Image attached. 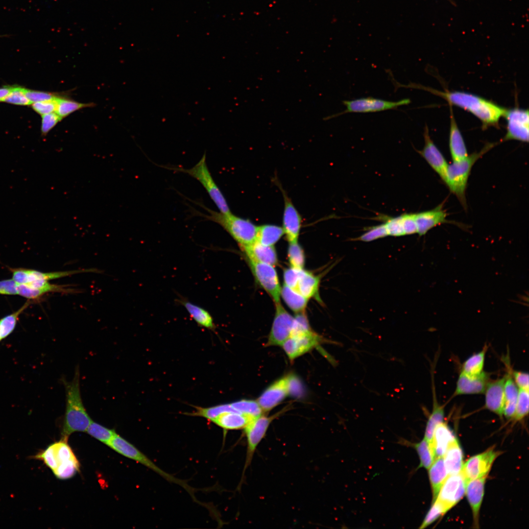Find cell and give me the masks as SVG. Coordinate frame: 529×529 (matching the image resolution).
<instances>
[{
  "label": "cell",
  "instance_id": "cell-32",
  "mask_svg": "<svg viewBox=\"0 0 529 529\" xmlns=\"http://www.w3.org/2000/svg\"><path fill=\"white\" fill-rule=\"evenodd\" d=\"M519 388L515 384L511 374L510 368L505 376V406L503 416L507 419L513 417L517 402Z\"/></svg>",
  "mask_w": 529,
  "mask_h": 529
},
{
  "label": "cell",
  "instance_id": "cell-45",
  "mask_svg": "<svg viewBox=\"0 0 529 529\" xmlns=\"http://www.w3.org/2000/svg\"><path fill=\"white\" fill-rule=\"evenodd\" d=\"M386 236H388V234L385 224L383 223L369 227L361 235L352 240L369 242Z\"/></svg>",
  "mask_w": 529,
  "mask_h": 529
},
{
  "label": "cell",
  "instance_id": "cell-38",
  "mask_svg": "<svg viewBox=\"0 0 529 529\" xmlns=\"http://www.w3.org/2000/svg\"><path fill=\"white\" fill-rule=\"evenodd\" d=\"M68 95L59 97L57 99V106L55 112L62 119L80 109L94 106L93 103H80L71 99Z\"/></svg>",
  "mask_w": 529,
  "mask_h": 529
},
{
  "label": "cell",
  "instance_id": "cell-10",
  "mask_svg": "<svg viewBox=\"0 0 529 529\" xmlns=\"http://www.w3.org/2000/svg\"><path fill=\"white\" fill-rule=\"evenodd\" d=\"M466 483L467 481L462 472L448 475L435 501L447 512L462 499L465 494Z\"/></svg>",
  "mask_w": 529,
  "mask_h": 529
},
{
  "label": "cell",
  "instance_id": "cell-31",
  "mask_svg": "<svg viewBox=\"0 0 529 529\" xmlns=\"http://www.w3.org/2000/svg\"><path fill=\"white\" fill-rule=\"evenodd\" d=\"M428 470L432 490L433 503L435 500L441 487L448 476L443 457L436 458Z\"/></svg>",
  "mask_w": 529,
  "mask_h": 529
},
{
  "label": "cell",
  "instance_id": "cell-33",
  "mask_svg": "<svg viewBox=\"0 0 529 529\" xmlns=\"http://www.w3.org/2000/svg\"><path fill=\"white\" fill-rule=\"evenodd\" d=\"M281 296L287 305L296 313L305 312L308 300L296 289L286 285L281 288Z\"/></svg>",
  "mask_w": 529,
  "mask_h": 529
},
{
  "label": "cell",
  "instance_id": "cell-43",
  "mask_svg": "<svg viewBox=\"0 0 529 529\" xmlns=\"http://www.w3.org/2000/svg\"><path fill=\"white\" fill-rule=\"evenodd\" d=\"M226 411L237 412L230 404H226L206 408L197 407L192 415L203 417L212 421L220 414Z\"/></svg>",
  "mask_w": 529,
  "mask_h": 529
},
{
  "label": "cell",
  "instance_id": "cell-47",
  "mask_svg": "<svg viewBox=\"0 0 529 529\" xmlns=\"http://www.w3.org/2000/svg\"><path fill=\"white\" fill-rule=\"evenodd\" d=\"M384 222L388 236H405L402 215L396 217H386Z\"/></svg>",
  "mask_w": 529,
  "mask_h": 529
},
{
  "label": "cell",
  "instance_id": "cell-42",
  "mask_svg": "<svg viewBox=\"0 0 529 529\" xmlns=\"http://www.w3.org/2000/svg\"><path fill=\"white\" fill-rule=\"evenodd\" d=\"M288 256L290 267L303 269L305 262V254L298 241L289 242Z\"/></svg>",
  "mask_w": 529,
  "mask_h": 529
},
{
  "label": "cell",
  "instance_id": "cell-44",
  "mask_svg": "<svg viewBox=\"0 0 529 529\" xmlns=\"http://www.w3.org/2000/svg\"><path fill=\"white\" fill-rule=\"evenodd\" d=\"M529 390L519 389L515 410L513 419L516 421L523 419L529 414Z\"/></svg>",
  "mask_w": 529,
  "mask_h": 529
},
{
  "label": "cell",
  "instance_id": "cell-22",
  "mask_svg": "<svg viewBox=\"0 0 529 529\" xmlns=\"http://www.w3.org/2000/svg\"><path fill=\"white\" fill-rule=\"evenodd\" d=\"M414 216L417 227V234L420 236L425 235L433 227L449 222L446 218L447 213L443 208V204L430 210L414 213Z\"/></svg>",
  "mask_w": 529,
  "mask_h": 529
},
{
  "label": "cell",
  "instance_id": "cell-5",
  "mask_svg": "<svg viewBox=\"0 0 529 529\" xmlns=\"http://www.w3.org/2000/svg\"><path fill=\"white\" fill-rule=\"evenodd\" d=\"M209 215L204 216L220 225L238 243L240 248L256 241L257 227L248 219L232 214H224L206 209Z\"/></svg>",
  "mask_w": 529,
  "mask_h": 529
},
{
  "label": "cell",
  "instance_id": "cell-30",
  "mask_svg": "<svg viewBox=\"0 0 529 529\" xmlns=\"http://www.w3.org/2000/svg\"><path fill=\"white\" fill-rule=\"evenodd\" d=\"M176 301L185 308L198 325L210 330H215L216 326L213 318L207 310L183 297Z\"/></svg>",
  "mask_w": 529,
  "mask_h": 529
},
{
  "label": "cell",
  "instance_id": "cell-49",
  "mask_svg": "<svg viewBox=\"0 0 529 529\" xmlns=\"http://www.w3.org/2000/svg\"><path fill=\"white\" fill-rule=\"evenodd\" d=\"M25 88L20 86L13 87L9 95L2 101L11 104L18 105H29L31 104L24 94Z\"/></svg>",
  "mask_w": 529,
  "mask_h": 529
},
{
  "label": "cell",
  "instance_id": "cell-8",
  "mask_svg": "<svg viewBox=\"0 0 529 529\" xmlns=\"http://www.w3.org/2000/svg\"><path fill=\"white\" fill-rule=\"evenodd\" d=\"M342 103L346 107L344 111L329 116L325 119L329 120L347 113H370L394 109L399 106L409 104L410 103V100L409 98H405L396 101H392L372 97H367L344 100Z\"/></svg>",
  "mask_w": 529,
  "mask_h": 529
},
{
  "label": "cell",
  "instance_id": "cell-50",
  "mask_svg": "<svg viewBox=\"0 0 529 529\" xmlns=\"http://www.w3.org/2000/svg\"><path fill=\"white\" fill-rule=\"evenodd\" d=\"M447 512L437 501L432 503V506L425 516L419 529H424L434 522Z\"/></svg>",
  "mask_w": 529,
  "mask_h": 529
},
{
  "label": "cell",
  "instance_id": "cell-29",
  "mask_svg": "<svg viewBox=\"0 0 529 529\" xmlns=\"http://www.w3.org/2000/svg\"><path fill=\"white\" fill-rule=\"evenodd\" d=\"M443 457L448 475L461 472L463 465V454L457 438L449 446Z\"/></svg>",
  "mask_w": 529,
  "mask_h": 529
},
{
  "label": "cell",
  "instance_id": "cell-7",
  "mask_svg": "<svg viewBox=\"0 0 529 529\" xmlns=\"http://www.w3.org/2000/svg\"><path fill=\"white\" fill-rule=\"evenodd\" d=\"M172 170L187 173L197 180L205 189L209 196L216 206L219 212L231 213L223 194L215 182L207 167L206 154H204L199 162L192 168H169Z\"/></svg>",
  "mask_w": 529,
  "mask_h": 529
},
{
  "label": "cell",
  "instance_id": "cell-28",
  "mask_svg": "<svg viewBox=\"0 0 529 529\" xmlns=\"http://www.w3.org/2000/svg\"><path fill=\"white\" fill-rule=\"evenodd\" d=\"M320 282L318 276L303 269L296 289L308 299L313 297L322 303L318 292Z\"/></svg>",
  "mask_w": 529,
  "mask_h": 529
},
{
  "label": "cell",
  "instance_id": "cell-25",
  "mask_svg": "<svg viewBox=\"0 0 529 529\" xmlns=\"http://www.w3.org/2000/svg\"><path fill=\"white\" fill-rule=\"evenodd\" d=\"M450 109L449 146L453 161H457L466 158L468 154L464 140L453 115L452 107Z\"/></svg>",
  "mask_w": 529,
  "mask_h": 529
},
{
  "label": "cell",
  "instance_id": "cell-15",
  "mask_svg": "<svg viewBox=\"0 0 529 529\" xmlns=\"http://www.w3.org/2000/svg\"><path fill=\"white\" fill-rule=\"evenodd\" d=\"M12 279L18 284H27L37 281H48L58 279L75 274L84 272H98L95 268L71 271L43 272L36 270L24 268H10Z\"/></svg>",
  "mask_w": 529,
  "mask_h": 529
},
{
  "label": "cell",
  "instance_id": "cell-46",
  "mask_svg": "<svg viewBox=\"0 0 529 529\" xmlns=\"http://www.w3.org/2000/svg\"><path fill=\"white\" fill-rule=\"evenodd\" d=\"M313 331L308 318L304 313H296L294 317L290 336L305 334Z\"/></svg>",
  "mask_w": 529,
  "mask_h": 529
},
{
  "label": "cell",
  "instance_id": "cell-11",
  "mask_svg": "<svg viewBox=\"0 0 529 529\" xmlns=\"http://www.w3.org/2000/svg\"><path fill=\"white\" fill-rule=\"evenodd\" d=\"M259 285L270 295L275 303L280 302L281 287L274 266L247 260Z\"/></svg>",
  "mask_w": 529,
  "mask_h": 529
},
{
  "label": "cell",
  "instance_id": "cell-35",
  "mask_svg": "<svg viewBox=\"0 0 529 529\" xmlns=\"http://www.w3.org/2000/svg\"><path fill=\"white\" fill-rule=\"evenodd\" d=\"M284 234L283 228L279 226L263 225L257 227L256 241L264 245L274 246Z\"/></svg>",
  "mask_w": 529,
  "mask_h": 529
},
{
  "label": "cell",
  "instance_id": "cell-13",
  "mask_svg": "<svg viewBox=\"0 0 529 529\" xmlns=\"http://www.w3.org/2000/svg\"><path fill=\"white\" fill-rule=\"evenodd\" d=\"M294 317L282 306L275 303V312L266 346H281L291 334Z\"/></svg>",
  "mask_w": 529,
  "mask_h": 529
},
{
  "label": "cell",
  "instance_id": "cell-14",
  "mask_svg": "<svg viewBox=\"0 0 529 529\" xmlns=\"http://www.w3.org/2000/svg\"><path fill=\"white\" fill-rule=\"evenodd\" d=\"M500 453L492 448L469 458L463 464L461 471L467 481L486 477L494 460Z\"/></svg>",
  "mask_w": 529,
  "mask_h": 529
},
{
  "label": "cell",
  "instance_id": "cell-21",
  "mask_svg": "<svg viewBox=\"0 0 529 529\" xmlns=\"http://www.w3.org/2000/svg\"><path fill=\"white\" fill-rule=\"evenodd\" d=\"M505 376L494 381H490L485 394V408L500 417L503 416L505 406Z\"/></svg>",
  "mask_w": 529,
  "mask_h": 529
},
{
  "label": "cell",
  "instance_id": "cell-24",
  "mask_svg": "<svg viewBox=\"0 0 529 529\" xmlns=\"http://www.w3.org/2000/svg\"><path fill=\"white\" fill-rule=\"evenodd\" d=\"M247 260L275 265L278 258L274 246L265 245L255 241L252 244L241 248Z\"/></svg>",
  "mask_w": 529,
  "mask_h": 529
},
{
  "label": "cell",
  "instance_id": "cell-19",
  "mask_svg": "<svg viewBox=\"0 0 529 529\" xmlns=\"http://www.w3.org/2000/svg\"><path fill=\"white\" fill-rule=\"evenodd\" d=\"M289 395L288 375L269 385L257 400L263 412L273 409Z\"/></svg>",
  "mask_w": 529,
  "mask_h": 529
},
{
  "label": "cell",
  "instance_id": "cell-20",
  "mask_svg": "<svg viewBox=\"0 0 529 529\" xmlns=\"http://www.w3.org/2000/svg\"><path fill=\"white\" fill-rule=\"evenodd\" d=\"M489 381L488 374L484 371L477 376H469L460 372L453 396L483 394Z\"/></svg>",
  "mask_w": 529,
  "mask_h": 529
},
{
  "label": "cell",
  "instance_id": "cell-57",
  "mask_svg": "<svg viewBox=\"0 0 529 529\" xmlns=\"http://www.w3.org/2000/svg\"><path fill=\"white\" fill-rule=\"evenodd\" d=\"M17 284L12 279L0 281V294L17 295Z\"/></svg>",
  "mask_w": 529,
  "mask_h": 529
},
{
  "label": "cell",
  "instance_id": "cell-37",
  "mask_svg": "<svg viewBox=\"0 0 529 529\" xmlns=\"http://www.w3.org/2000/svg\"><path fill=\"white\" fill-rule=\"evenodd\" d=\"M31 302V300L27 299V301L17 311L0 319V341L13 333L16 328L20 315L28 307Z\"/></svg>",
  "mask_w": 529,
  "mask_h": 529
},
{
  "label": "cell",
  "instance_id": "cell-41",
  "mask_svg": "<svg viewBox=\"0 0 529 529\" xmlns=\"http://www.w3.org/2000/svg\"><path fill=\"white\" fill-rule=\"evenodd\" d=\"M237 412L258 417L263 414V411L257 401L241 400L230 404Z\"/></svg>",
  "mask_w": 529,
  "mask_h": 529
},
{
  "label": "cell",
  "instance_id": "cell-40",
  "mask_svg": "<svg viewBox=\"0 0 529 529\" xmlns=\"http://www.w3.org/2000/svg\"><path fill=\"white\" fill-rule=\"evenodd\" d=\"M86 432L106 445L117 434L114 430L106 428L93 421L89 425Z\"/></svg>",
  "mask_w": 529,
  "mask_h": 529
},
{
  "label": "cell",
  "instance_id": "cell-39",
  "mask_svg": "<svg viewBox=\"0 0 529 529\" xmlns=\"http://www.w3.org/2000/svg\"><path fill=\"white\" fill-rule=\"evenodd\" d=\"M409 446L416 451L420 459V464L418 468H424L428 469L435 459L431 445L424 438L416 443H408Z\"/></svg>",
  "mask_w": 529,
  "mask_h": 529
},
{
  "label": "cell",
  "instance_id": "cell-23",
  "mask_svg": "<svg viewBox=\"0 0 529 529\" xmlns=\"http://www.w3.org/2000/svg\"><path fill=\"white\" fill-rule=\"evenodd\" d=\"M486 477L467 481L465 494L471 506L475 528L479 527V517L484 491Z\"/></svg>",
  "mask_w": 529,
  "mask_h": 529
},
{
  "label": "cell",
  "instance_id": "cell-12",
  "mask_svg": "<svg viewBox=\"0 0 529 529\" xmlns=\"http://www.w3.org/2000/svg\"><path fill=\"white\" fill-rule=\"evenodd\" d=\"M507 121L506 132L503 141L529 142V110L515 108L506 110L504 116Z\"/></svg>",
  "mask_w": 529,
  "mask_h": 529
},
{
  "label": "cell",
  "instance_id": "cell-61",
  "mask_svg": "<svg viewBox=\"0 0 529 529\" xmlns=\"http://www.w3.org/2000/svg\"></svg>",
  "mask_w": 529,
  "mask_h": 529
},
{
  "label": "cell",
  "instance_id": "cell-48",
  "mask_svg": "<svg viewBox=\"0 0 529 529\" xmlns=\"http://www.w3.org/2000/svg\"><path fill=\"white\" fill-rule=\"evenodd\" d=\"M24 94L31 104L37 102L55 99L67 95L63 93H52L30 90L26 89H24Z\"/></svg>",
  "mask_w": 529,
  "mask_h": 529
},
{
  "label": "cell",
  "instance_id": "cell-6",
  "mask_svg": "<svg viewBox=\"0 0 529 529\" xmlns=\"http://www.w3.org/2000/svg\"><path fill=\"white\" fill-rule=\"evenodd\" d=\"M107 445L121 455L144 465L167 481L178 484L187 490L191 496H193L195 489L186 482L164 471L134 445L119 434H116Z\"/></svg>",
  "mask_w": 529,
  "mask_h": 529
},
{
  "label": "cell",
  "instance_id": "cell-51",
  "mask_svg": "<svg viewBox=\"0 0 529 529\" xmlns=\"http://www.w3.org/2000/svg\"><path fill=\"white\" fill-rule=\"evenodd\" d=\"M41 127V134L43 136L48 133L62 119L56 112H52L42 116Z\"/></svg>",
  "mask_w": 529,
  "mask_h": 529
},
{
  "label": "cell",
  "instance_id": "cell-9",
  "mask_svg": "<svg viewBox=\"0 0 529 529\" xmlns=\"http://www.w3.org/2000/svg\"><path fill=\"white\" fill-rule=\"evenodd\" d=\"M283 411L266 416L263 414L253 418L245 427L247 439V452L244 471L250 464L259 444L265 436L266 432L272 421L277 417Z\"/></svg>",
  "mask_w": 529,
  "mask_h": 529
},
{
  "label": "cell",
  "instance_id": "cell-55",
  "mask_svg": "<svg viewBox=\"0 0 529 529\" xmlns=\"http://www.w3.org/2000/svg\"><path fill=\"white\" fill-rule=\"evenodd\" d=\"M512 377L519 389L529 390V374L517 370H511Z\"/></svg>",
  "mask_w": 529,
  "mask_h": 529
},
{
  "label": "cell",
  "instance_id": "cell-3",
  "mask_svg": "<svg viewBox=\"0 0 529 529\" xmlns=\"http://www.w3.org/2000/svg\"><path fill=\"white\" fill-rule=\"evenodd\" d=\"M34 458L42 460L59 479L71 478L79 470L78 460L67 441L62 439L49 445Z\"/></svg>",
  "mask_w": 529,
  "mask_h": 529
},
{
  "label": "cell",
  "instance_id": "cell-52",
  "mask_svg": "<svg viewBox=\"0 0 529 529\" xmlns=\"http://www.w3.org/2000/svg\"><path fill=\"white\" fill-rule=\"evenodd\" d=\"M58 98L53 100L33 103L31 104L32 108L41 116L55 112Z\"/></svg>",
  "mask_w": 529,
  "mask_h": 529
},
{
  "label": "cell",
  "instance_id": "cell-59",
  "mask_svg": "<svg viewBox=\"0 0 529 529\" xmlns=\"http://www.w3.org/2000/svg\"><path fill=\"white\" fill-rule=\"evenodd\" d=\"M448 0L450 2H451V3H452V4H453L454 5H455V6L456 5V4L455 2L453 0Z\"/></svg>",
  "mask_w": 529,
  "mask_h": 529
},
{
  "label": "cell",
  "instance_id": "cell-36",
  "mask_svg": "<svg viewBox=\"0 0 529 529\" xmlns=\"http://www.w3.org/2000/svg\"><path fill=\"white\" fill-rule=\"evenodd\" d=\"M487 349L486 345L482 349L467 359L462 364L461 372L469 376H477L483 372L485 355Z\"/></svg>",
  "mask_w": 529,
  "mask_h": 529
},
{
  "label": "cell",
  "instance_id": "cell-60",
  "mask_svg": "<svg viewBox=\"0 0 529 529\" xmlns=\"http://www.w3.org/2000/svg\"></svg>",
  "mask_w": 529,
  "mask_h": 529
},
{
  "label": "cell",
  "instance_id": "cell-17",
  "mask_svg": "<svg viewBox=\"0 0 529 529\" xmlns=\"http://www.w3.org/2000/svg\"><path fill=\"white\" fill-rule=\"evenodd\" d=\"M423 136L424 145L421 150L417 151L442 180L448 166L447 162L431 139L427 125L424 127Z\"/></svg>",
  "mask_w": 529,
  "mask_h": 529
},
{
  "label": "cell",
  "instance_id": "cell-26",
  "mask_svg": "<svg viewBox=\"0 0 529 529\" xmlns=\"http://www.w3.org/2000/svg\"><path fill=\"white\" fill-rule=\"evenodd\" d=\"M456 437L449 426L443 421L436 426L434 431L432 447L435 459L444 456L450 444Z\"/></svg>",
  "mask_w": 529,
  "mask_h": 529
},
{
  "label": "cell",
  "instance_id": "cell-53",
  "mask_svg": "<svg viewBox=\"0 0 529 529\" xmlns=\"http://www.w3.org/2000/svg\"><path fill=\"white\" fill-rule=\"evenodd\" d=\"M303 269L292 267L286 269L283 273L284 285L296 289Z\"/></svg>",
  "mask_w": 529,
  "mask_h": 529
},
{
  "label": "cell",
  "instance_id": "cell-2",
  "mask_svg": "<svg viewBox=\"0 0 529 529\" xmlns=\"http://www.w3.org/2000/svg\"><path fill=\"white\" fill-rule=\"evenodd\" d=\"M60 381L64 386L66 396L61 439L67 441L72 433L86 432L92 420L85 409L81 398L79 365L76 366L73 377L71 381H67L64 376Z\"/></svg>",
  "mask_w": 529,
  "mask_h": 529
},
{
  "label": "cell",
  "instance_id": "cell-54",
  "mask_svg": "<svg viewBox=\"0 0 529 529\" xmlns=\"http://www.w3.org/2000/svg\"><path fill=\"white\" fill-rule=\"evenodd\" d=\"M289 395L298 397L303 393L302 383L298 378L293 375H288Z\"/></svg>",
  "mask_w": 529,
  "mask_h": 529
},
{
  "label": "cell",
  "instance_id": "cell-4",
  "mask_svg": "<svg viewBox=\"0 0 529 529\" xmlns=\"http://www.w3.org/2000/svg\"><path fill=\"white\" fill-rule=\"evenodd\" d=\"M494 146L493 143L486 144L480 151L468 155L462 160L453 161L447 167L442 181L465 209L467 207L466 189L472 168L475 163Z\"/></svg>",
  "mask_w": 529,
  "mask_h": 529
},
{
  "label": "cell",
  "instance_id": "cell-34",
  "mask_svg": "<svg viewBox=\"0 0 529 529\" xmlns=\"http://www.w3.org/2000/svg\"><path fill=\"white\" fill-rule=\"evenodd\" d=\"M433 397V410L427 422L424 437L431 446L435 428L437 425L443 421L444 417V406L437 402L434 392Z\"/></svg>",
  "mask_w": 529,
  "mask_h": 529
},
{
  "label": "cell",
  "instance_id": "cell-1",
  "mask_svg": "<svg viewBox=\"0 0 529 529\" xmlns=\"http://www.w3.org/2000/svg\"><path fill=\"white\" fill-rule=\"evenodd\" d=\"M419 87L443 98L450 106L455 105L469 111L481 121L483 129L498 125L500 118L506 111V109L494 102L467 92H442L422 86Z\"/></svg>",
  "mask_w": 529,
  "mask_h": 529
},
{
  "label": "cell",
  "instance_id": "cell-16",
  "mask_svg": "<svg viewBox=\"0 0 529 529\" xmlns=\"http://www.w3.org/2000/svg\"><path fill=\"white\" fill-rule=\"evenodd\" d=\"M325 339L313 331L301 335L291 336L281 345L292 361L317 347Z\"/></svg>",
  "mask_w": 529,
  "mask_h": 529
},
{
  "label": "cell",
  "instance_id": "cell-27",
  "mask_svg": "<svg viewBox=\"0 0 529 529\" xmlns=\"http://www.w3.org/2000/svg\"><path fill=\"white\" fill-rule=\"evenodd\" d=\"M255 417L234 411H226L220 414L212 422L224 431L244 429Z\"/></svg>",
  "mask_w": 529,
  "mask_h": 529
},
{
  "label": "cell",
  "instance_id": "cell-18",
  "mask_svg": "<svg viewBox=\"0 0 529 529\" xmlns=\"http://www.w3.org/2000/svg\"><path fill=\"white\" fill-rule=\"evenodd\" d=\"M281 189L284 199L282 228L289 242L298 241L302 218L287 193Z\"/></svg>",
  "mask_w": 529,
  "mask_h": 529
},
{
  "label": "cell",
  "instance_id": "cell-58",
  "mask_svg": "<svg viewBox=\"0 0 529 529\" xmlns=\"http://www.w3.org/2000/svg\"><path fill=\"white\" fill-rule=\"evenodd\" d=\"M13 86H4L0 88V102L2 101L9 95L12 90Z\"/></svg>",
  "mask_w": 529,
  "mask_h": 529
},
{
  "label": "cell",
  "instance_id": "cell-56",
  "mask_svg": "<svg viewBox=\"0 0 529 529\" xmlns=\"http://www.w3.org/2000/svg\"><path fill=\"white\" fill-rule=\"evenodd\" d=\"M405 235L417 233V227L414 218V213L402 214Z\"/></svg>",
  "mask_w": 529,
  "mask_h": 529
}]
</instances>
